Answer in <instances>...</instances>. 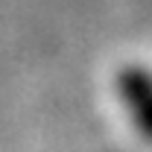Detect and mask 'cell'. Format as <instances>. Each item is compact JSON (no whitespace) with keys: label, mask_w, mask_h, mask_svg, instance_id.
Masks as SVG:
<instances>
[{"label":"cell","mask_w":152,"mask_h":152,"mask_svg":"<svg viewBox=\"0 0 152 152\" xmlns=\"http://www.w3.org/2000/svg\"><path fill=\"white\" fill-rule=\"evenodd\" d=\"M114 91L134 132L152 143V70L143 64H123L114 76Z\"/></svg>","instance_id":"1"}]
</instances>
